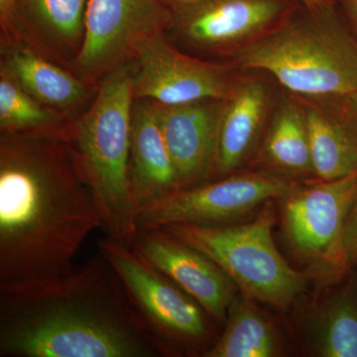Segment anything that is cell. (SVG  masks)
<instances>
[{"instance_id":"1","label":"cell","mask_w":357,"mask_h":357,"mask_svg":"<svg viewBox=\"0 0 357 357\" xmlns=\"http://www.w3.org/2000/svg\"><path fill=\"white\" fill-rule=\"evenodd\" d=\"M100 213L76 164L52 144L6 140L0 159V290L63 278Z\"/></svg>"},{"instance_id":"2","label":"cell","mask_w":357,"mask_h":357,"mask_svg":"<svg viewBox=\"0 0 357 357\" xmlns=\"http://www.w3.org/2000/svg\"><path fill=\"white\" fill-rule=\"evenodd\" d=\"M100 252L59 280L0 290L1 357H156Z\"/></svg>"},{"instance_id":"3","label":"cell","mask_w":357,"mask_h":357,"mask_svg":"<svg viewBox=\"0 0 357 357\" xmlns=\"http://www.w3.org/2000/svg\"><path fill=\"white\" fill-rule=\"evenodd\" d=\"M307 10L246 45L239 64L270 73L300 95L357 96V44L330 8Z\"/></svg>"},{"instance_id":"4","label":"cell","mask_w":357,"mask_h":357,"mask_svg":"<svg viewBox=\"0 0 357 357\" xmlns=\"http://www.w3.org/2000/svg\"><path fill=\"white\" fill-rule=\"evenodd\" d=\"M133 82L126 73L109 79L77 126V167L107 236L132 245L138 230L129 181Z\"/></svg>"},{"instance_id":"5","label":"cell","mask_w":357,"mask_h":357,"mask_svg":"<svg viewBox=\"0 0 357 357\" xmlns=\"http://www.w3.org/2000/svg\"><path fill=\"white\" fill-rule=\"evenodd\" d=\"M274 213L265 208L244 225L161 227L222 268L249 299L286 309L307 290V278L284 259L272 236Z\"/></svg>"},{"instance_id":"6","label":"cell","mask_w":357,"mask_h":357,"mask_svg":"<svg viewBox=\"0 0 357 357\" xmlns=\"http://www.w3.org/2000/svg\"><path fill=\"white\" fill-rule=\"evenodd\" d=\"M98 252L114 270L160 356L196 349L208 340V314L139 251L107 236L98 239Z\"/></svg>"},{"instance_id":"7","label":"cell","mask_w":357,"mask_h":357,"mask_svg":"<svg viewBox=\"0 0 357 357\" xmlns=\"http://www.w3.org/2000/svg\"><path fill=\"white\" fill-rule=\"evenodd\" d=\"M296 188L287 181L259 174L234 176L210 184L176 190L141 206L137 230L171 225H222Z\"/></svg>"},{"instance_id":"8","label":"cell","mask_w":357,"mask_h":357,"mask_svg":"<svg viewBox=\"0 0 357 357\" xmlns=\"http://www.w3.org/2000/svg\"><path fill=\"white\" fill-rule=\"evenodd\" d=\"M357 192V173L323 181L286 196L284 229L300 257L333 268L347 266L342 249L345 218Z\"/></svg>"},{"instance_id":"9","label":"cell","mask_w":357,"mask_h":357,"mask_svg":"<svg viewBox=\"0 0 357 357\" xmlns=\"http://www.w3.org/2000/svg\"><path fill=\"white\" fill-rule=\"evenodd\" d=\"M132 248L149 260L215 321L229 314L236 284L208 255L161 227L138 230Z\"/></svg>"},{"instance_id":"10","label":"cell","mask_w":357,"mask_h":357,"mask_svg":"<svg viewBox=\"0 0 357 357\" xmlns=\"http://www.w3.org/2000/svg\"><path fill=\"white\" fill-rule=\"evenodd\" d=\"M139 70L133 82L136 96L163 105L229 98L225 75L213 66L185 57L157 39L138 42Z\"/></svg>"},{"instance_id":"11","label":"cell","mask_w":357,"mask_h":357,"mask_svg":"<svg viewBox=\"0 0 357 357\" xmlns=\"http://www.w3.org/2000/svg\"><path fill=\"white\" fill-rule=\"evenodd\" d=\"M165 15L157 0H88L79 64L84 69L100 67L132 42L142 41L139 37L147 38Z\"/></svg>"},{"instance_id":"12","label":"cell","mask_w":357,"mask_h":357,"mask_svg":"<svg viewBox=\"0 0 357 357\" xmlns=\"http://www.w3.org/2000/svg\"><path fill=\"white\" fill-rule=\"evenodd\" d=\"M180 189L210 170L215 158L222 107L199 102L155 107Z\"/></svg>"},{"instance_id":"13","label":"cell","mask_w":357,"mask_h":357,"mask_svg":"<svg viewBox=\"0 0 357 357\" xmlns=\"http://www.w3.org/2000/svg\"><path fill=\"white\" fill-rule=\"evenodd\" d=\"M181 18L189 38L227 45L250 38L272 24L285 9L284 0H195Z\"/></svg>"},{"instance_id":"14","label":"cell","mask_w":357,"mask_h":357,"mask_svg":"<svg viewBox=\"0 0 357 357\" xmlns=\"http://www.w3.org/2000/svg\"><path fill=\"white\" fill-rule=\"evenodd\" d=\"M129 181L136 211L180 189L177 172L154 107H142L132 119Z\"/></svg>"},{"instance_id":"15","label":"cell","mask_w":357,"mask_h":357,"mask_svg":"<svg viewBox=\"0 0 357 357\" xmlns=\"http://www.w3.org/2000/svg\"><path fill=\"white\" fill-rule=\"evenodd\" d=\"M266 91L258 82L241 84L222 107L213 166L220 174L231 172L245 158L261 126Z\"/></svg>"},{"instance_id":"16","label":"cell","mask_w":357,"mask_h":357,"mask_svg":"<svg viewBox=\"0 0 357 357\" xmlns=\"http://www.w3.org/2000/svg\"><path fill=\"white\" fill-rule=\"evenodd\" d=\"M312 171L323 181L357 173V123L317 109L306 110Z\"/></svg>"},{"instance_id":"17","label":"cell","mask_w":357,"mask_h":357,"mask_svg":"<svg viewBox=\"0 0 357 357\" xmlns=\"http://www.w3.org/2000/svg\"><path fill=\"white\" fill-rule=\"evenodd\" d=\"M227 325L204 357H272L279 351L273 326L248 299L229 307Z\"/></svg>"},{"instance_id":"18","label":"cell","mask_w":357,"mask_h":357,"mask_svg":"<svg viewBox=\"0 0 357 357\" xmlns=\"http://www.w3.org/2000/svg\"><path fill=\"white\" fill-rule=\"evenodd\" d=\"M268 160L289 172L312 170L306 112L293 102L277 110L264 142Z\"/></svg>"},{"instance_id":"19","label":"cell","mask_w":357,"mask_h":357,"mask_svg":"<svg viewBox=\"0 0 357 357\" xmlns=\"http://www.w3.org/2000/svg\"><path fill=\"white\" fill-rule=\"evenodd\" d=\"M8 67L16 81L42 102L62 107L77 102L83 96L84 86L75 77L32 52H16Z\"/></svg>"},{"instance_id":"20","label":"cell","mask_w":357,"mask_h":357,"mask_svg":"<svg viewBox=\"0 0 357 357\" xmlns=\"http://www.w3.org/2000/svg\"><path fill=\"white\" fill-rule=\"evenodd\" d=\"M314 345L323 357H357V298L352 294H338L319 311Z\"/></svg>"},{"instance_id":"21","label":"cell","mask_w":357,"mask_h":357,"mask_svg":"<svg viewBox=\"0 0 357 357\" xmlns=\"http://www.w3.org/2000/svg\"><path fill=\"white\" fill-rule=\"evenodd\" d=\"M88 0H16L14 14L32 20L65 39L83 30Z\"/></svg>"},{"instance_id":"22","label":"cell","mask_w":357,"mask_h":357,"mask_svg":"<svg viewBox=\"0 0 357 357\" xmlns=\"http://www.w3.org/2000/svg\"><path fill=\"white\" fill-rule=\"evenodd\" d=\"M52 121L48 112L40 107L11 79L0 81V126L6 130L40 128Z\"/></svg>"},{"instance_id":"23","label":"cell","mask_w":357,"mask_h":357,"mask_svg":"<svg viewBox=\"0 0 357 357\" xmlns=\"http://www.w3.org/2000/svg\"><path fill=\"white\" fill-rule=\"evenodd\" d=\"M342 249L347 264L357 261V192L345 218Z\"/></svg>"},{"instance_id":"24","label":"cell","mask_w":357,"mask_h":357,"mask_svg":"<svg viewBox=\"0 0 357 357\" xmlns=\"http://www.w3.org/2000/svg\"><path fill=\"white\" fill-rule=\"evenodd\" d=\"M15 3L16 0H0V13L2 20H7L13 17Z\"/></svg>"},{"instance_id":"25","label":"cell","mask_w":357,"mask_h":357,"mask_svg":"<svg viewBox=\"0 0 357 357\" xmlns=\"http://www.w3.org/2000/svg\"><path fill=\"white\" fill-rule=\"evenodd\" d=\"M300 1L311 10L331 8V4H332V0H300Z\"/></svg>"},{"instance_id":"26","label":"cell","mask_w":357,"mask_h":357,"mask_svg":"<svg viewBox=\"0 0 357 357\" xmlns=\"http://www.w3.org/2000/svg\"><path fill=\"white\" fill-rule=\"evenodd\" d=\"M349 10L357 24V0H349Z\"/></svg>"},{"instance_id":"27","label":"cell","mask_w":357,"mask_h":357,"mask_svg":"<svg viewBox=\"0 0 357 357\" xmlns=\"http://www.w3.org/2000/svg\"><path fill=\"white\" fill-rule=\"evenodd\" d=\"M349 102H351V107L357 114V96H351L349 98Z\"/></svg>"},{"instance_id":"28","label":"cell","mask_w":357,"mask_h":357,"mask_svg":"<svg viewBox=\"0 0 357 357\" xmlns=\"http://www.w3.org/2000/svg\"><path fill=\"white\" fill-rule=\"evenodd\" d=\"M178 2H182L183 4L190 3V2L195 1V0H178Z\"/></svg>"}]
</instances>
